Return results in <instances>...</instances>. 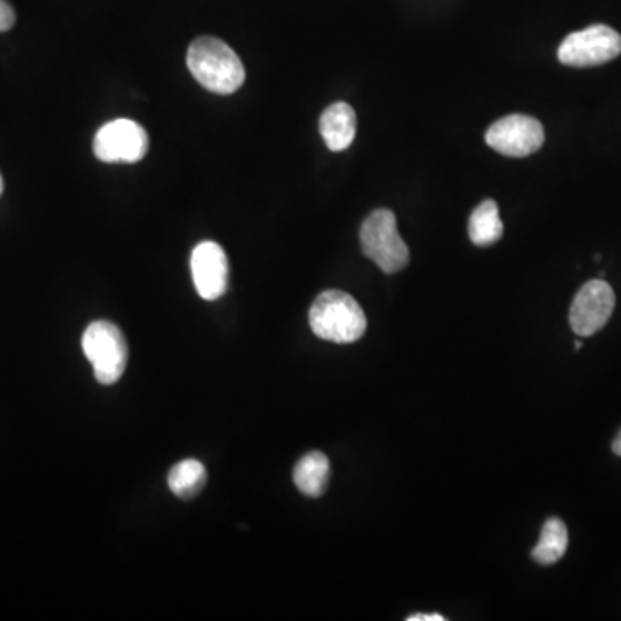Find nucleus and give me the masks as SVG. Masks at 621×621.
<instances>
[{"mask_svg":"<svg viewBox=\"0 0 621 621\" xmlns=\"http://www.w3.org/2000/svg\"><path fill=\"white\" fill-rule=\"evenodd\" d=\"M187 66L204 89L219 96L237 92L246 80V68L235 50L215 37H200L190 43Z\"/></svg>","mask_w":621,"mask_h":621,"instance_id":"obj_1","label":"nucleus"},{"mask_svg":"<svg viewBox=\"0 0 621 621\" xmlns=\"http://www.w3.org/2000/svg\"><path fill=\"white\" fill-rule=\"evenodd\" d=\"M310 331L322 341L353 344L366 332L365 310L349 294L326 290L316 297L309 309Z\"/></svg>","mask_w":621,"mask_h":621,"instance_id":"obj_2","label":"nucleus"},{"mask_svg":"<svg viewBox=\"0 0 621 621\" xmlns=\"http://www.w3.org/2000/svg\"><path fill=\"white\" fill-rule=\"evenodd\" d=\"M361 249L382 272L392 275L406 268L410 249L397 231V219L391 209H376L361 227Z\"/></svg>","mask_w":621,"mask_h":621,"instance_id":"obj_3","label":"nucleus"},{"mask_svg":"<svg viewBox=\"0 0 621 621\" xmlns=\"http://www.w3.org/2000/svg\"><path fill=\"white\" fill-rule=\"evenodd\" d=\"M81 347L92 363L93 375L102 385H112L124 376L128 363V345L124 332L111 322H93L87 326Z\"/></svg>","mask_w":621,"mask_h":621,"instance_id":"obj_4","label":"nucleus"},{"mask_svg":"<svg viewBox=\"0 0 621 621\" xmlns=\"http://www.w3.org/2000/svg\"><path fill=\"white\" fill-rule=\"evenodd\" d=\"M621 55V34L607 24H592L568 34L558 49L561 65L592 68L607 65Z\"/></svg>","mask_w":621,"mask_h":621,"instance_id":"obj_5","label":"nucleus"},{"mask_svg":"<svg viewBox=\"0 0 621 621\" xmlns=\"http://www.w3.org/2000/svg\"><path fill=\"white\" fill-rule=\"evenodd\" d=\"M149 150V137L137 121L115 119L103 125L93 138V152L103 162L142 161Z\"/></svg>","mask_w":621,"mask_h":621,"instance_id":"obj_6","label":"nucleus"},{"mask_svg":"<svg viewBox=\"0 0 621 621\" xmlns=\"http://www.w3.org/2000/svg\"><path fill=\"white\" fill-rule=\"evenodd\" d=\"M544 127L539 119L511 115L499 119L485 134V142L507 158H526L544 144Z\"/></svg>","mask_w":621,"mask_h":621,"instance_id":"obj_7","label":"nucleus"},{"mask_svg":"<svg viewBox=\"0 0 621 621\" xmlns=\"http://www.w3.org/2000/svg\"><path fill=\"white\" fill-rule=\"evenodd\" d=\"M614 297L613 288L608 282H586L570 307V325L579 337H591L602 331L613 315Z\"/></svg>","mask_w":621,"mask_h":621,"instance_id":"obj_8","label":"nucleus"},{"mask_svg":"<svg viewBox=\"0 0 621 621\" xmlns=\"http://www.w3.org/2000/svg\"><path fill=\"white\" fill-rule=\"evenodd\" d=\"M190 269H193L194 285L203 299L216 300L227 292V254L216 241H200L193 250Z\"/></svg>","mask_w":621,"mask_h":621,"instance_id":"obj_9","label":"nucleus"},{"mask_svg":"<svg viewBox=\"0 0 621 621\" xmlns=\"http://www.w3.org/2000/svg\"><path fill=\"white\" fill-rule=\"evenodd\" d=\"M356 112L349 103L335 102L326 108L319 119V131L326 147L334 152L349 149L356 137Z\"/></svg>","mask_w":621,"mask_h":621,"instance_id":"obj_10","label":"nucleus"},{"mask_svg":"<svg viewBox=\"0 0 621 621\" xmlns=\"http://www.w3.org/2000/svg\"><path fill=\"white\" fill-rule=\"evenodd\" d=\"M331 480V461L319 451L300 457L294 469V483L307 497H319L325 494Z\"/></svg>","mask_w":621,"mask_h":621,"instance_id":"obj_11","label":"nucleus"},{"mask_svg":"<svg viewBox=\"0 0 621 621\" xmlns=\"http://www.w3.org/2000/svg\"><path fill=\"white\" fill-rule=\"evenodd\" d=\"M504 234V225L499 216V206L495 200H483L475 207L470 216L469 235L470 240L479 247H487L501 240Z\"/></svg>","mask_w":621,"mask_h":621,"instance_id":"obj_12","label":"nucleus"},{"mask_svg":"<svg viewBox=\"0 0 621 621\" xmlns=\"http://www.w3.org/2000/svg\"><path fill=\"white\" fill-rule=\"evenodd\" d=\"M568 529L560 518H549L542 526L541 541L533 548L532 560L542 566L558 563L566 554Z\"/></svg>","mask_w":621,"mask_h":621,"instance_id":"obj_13","label":"nucleus"},{"mask_svg":"<svg viewBox=\"0 0 621 621\" xmlns=\"http://www.w3.org/2000/svg\"><path fill=\"white\" fill-rule=\"evenodd\" d=\"M207 482L206 469L197 460H185L172 466L168 485L172 494L180 499H194L200 494Z\"/></svg>","mask_w":621,"mask_h":621,"instance_id":"obj_14","label":"nucleus"},{"mask_svg":"<svg viewBox=\"0 0 621 621\" xmlns=\"http://www.w3.org/2000/svg\"><path fill=\"white\" fill-rule=\"evenodd\" d=\"M16 14L8 0H0V31H8L14 27Z\"/></svg>","mask_w":621,"mask_h":621,"instance_id":"obj_15","label":"nucleus"},{"mask_svg":"<svg viewBox=\"0 0 621 621\" xmlns=\"http://www.w3.org/2000/svg\"><path fill=\"white\" fill-rule=\"evenodd\" d=\"M407 621H445V617L438 613L425 614V613H416L411 614V617L406 618Z\"/></svg>","mask_w":621,"mask_h":621,"instance_id":"obj_16","label":"nucleus"},{"mask_svg":"<svg viewBox=\"0 0 621 621\" xmlns=\"http://www.w3.org/2000/svg\"><path fill=\"white\" fill-rule=\"evenodd\" d=\"M611 448H613V453L617 454V456H621V430L618 432L617 437H614Z\"/></svg>","mask_w":621,"mask_h":621,"instance_id":"obj_17","label":"nucleus"},{"mask_svg":"<svg viewBox=\"0 0 621 621\" xmlns=\"http://www.w3.org/2000/svg\"><path fill=\"white\" fill-rule=\"evenodd\" d=\"M2 190H4V181H2V177H0V196H2Z\"/></svg>","mask_w":621,"mask_h":621,"instance_id":"obj_18","label":"nucleus"},{"mask_svg":"<svg viewBox=\"0 0 621 621\" xmlns=\"http://www.w3.org/2000/svg\"><path fill=\"white\" fill-rule=\"evenodd\" d=\"M582 345H583L582 342L576 341L575 342V349H582Z\"/></svg>","mask_w":621,"mask_h":621,"instance_id":"obj_19","label":"nucleus"}]
</instances>
